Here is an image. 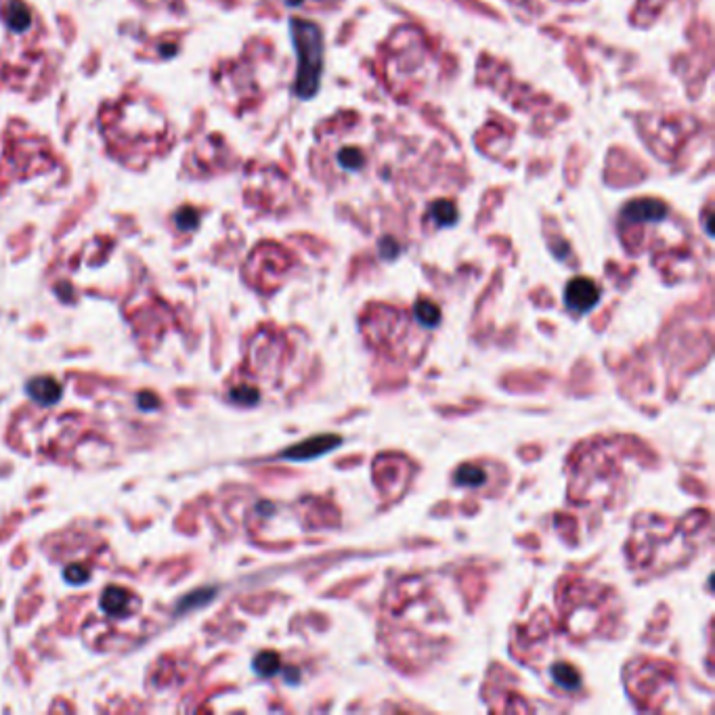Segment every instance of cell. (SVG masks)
<instances>
[{"label":"cell","mask_w":715,"mask_h":715,"mask_svg":"<svg viewBox=\"0 0 715 715\" xmlns=\"http://www.w3.org/2000/svg\"><path fill=\"white\" fill-rule=\"evenodd\" d=\"M292 40L298 50V76H296V95L309 99L319 88L321 68H323V40L315 23L292 19L289 21Z\"/></svg>","instance_id":"1"},{"label":"cell","mask_w":715,"mask_h":715,"mask_svg":"<svg viewBox=\"0 0 715 715\" xmlns=\"http://www.w3.org/2000/svg\"><path fill=\"white\" fill-rule=\"evenodd\" d=\"M598 296H600V289L591 279L577 277L566 285L564 303L575 313H587L589 309L595 307V303H598Z\"/></svg>","instance_id":"2"},{"label":"cell","mask_w":715,"mask_h":715,"mask_svg":"<svg viewBox=\"0 0 715 715\" xmlns=\"http://www.w3.org/2000/svg\"><path fill=\"white\" fill-rule=\"evenodd\" d=\"M665 214H667V208L657 200H638V202H631L623 210V218L629 222H648V220L654 222V220L665 218Z\"/></svg>","instance_id":"3"},{"label":"cell","mask_w":715,"mask_h":715,"mask_svg":"<svg viewBox=\"0 0 715 715\" xmlns=\"http://www.w3.org/2000/svg\"><path fill=\"white\" fill-rule=\"evenodd\" d=\"M26 392L38 403V405H53L57 403L59 399H61V392H64V386L59 384L57 380L53 378H34L28 382L26 386Z\"/></svg>","instance_id":"4"},{"label":"cell","mask_w":715,"mask_h":715,"mask_svg":"<svg viewBox=\"0 0 715 715\" xmlns=\"http://www.w3.org/2000/svg\"><path fill=\"white\" fill-rule=\"evenodd\" d=\"M131 604V593L122 587H107L101 598V609L107 615H124Z\"/></svg>","instance_id":"5"},{"label":"cell","mask_w":715,"mask_h":715,"mask_svg":"<svg viewBox=\"0 0 715 715\" xmlns=\"http://www.w3.org/2000/svg\"><path fill=\"white\" fill-rule=\"evenodd\" d=\"M336 164L342 172H359L365 166V153L359 147H344L336 153Z\"/></svg>","instance_id":"6"},{"label":"cell","mask_w":715,"mask_h":715,"mask_svg":"<svg viewBox=\"0 0 715 715\" xmlns=\"http://www.w3.org/2000/svg\"><path fill=\"white\" fill-rule=\"evenodd\" d=\"M7 23L15 32H23L30 28L32 15H30V9L21 3V0H11V3L7 5Z\"/></svg>","instance_id":"7"},{"label":"cell","mask_w":715,"mask_h":715,"mask_svg":"<svg viewBox=\"0 0 715 715\" xmlns=\"http://www.w3.org/2000/svg\"><path fill=\"white\" fill-rule=\"evenodd\" d=\"M430 218L439 225V227H447L453 225L457 220V208L451 202H435L430 208Z\"/></svg>","instance_id":"8"},{"label":"cell","mask_w":715,"mask_h":715,"mask_svg":"<svg viewBox=\"0 0 715 715\" xmlns=\"http://www.w3.org/2000/svg\"><path fill=\"white\" fill-rule=\"evenodd\" d=\"M415 319L426 327H435L441 321V311L435 303L420 301L418 305H415Z\"/></svg>","instance_id":"9"},{"label":"cell","mask_w":715,"mask_h":715,"mask_svg":"<svg viewBox=\"0 0 715 715\" xmlns=\"http://www.w3.org/2000/svg\"><path fill=\"white\" fill-rule=\"evenodd\" d=\"M552 678L566 690H575L579 686V674L569 665H556L552 669Z\"/></svg>","instance_id":"10"},{"label":"cell","mask_w":715,"mask_h":715,"mask_svg":"<svg viewBox=\"0 0 715 715\" xmlns=\"http://www.w3.org/2000/svg\"><path fill=\"white\" fill-rule=\"evenodd\" d=\"M254 669L258 671V676L269 678V676L277 674V669H279V657H277V654H273V652H263V654H258L256 661H254Z\"/></svg>","instance_id":"11"},{"label":"cell","mask_w":715,"mask_h":715,"mask_svg":"<svg viewBox=\"0 0 715 715\" xmlns=\"http://www.w3.org/2000/svg\"><path fill=\"white\" fill-rule=\"evenodd\" d=\"M457 481L461 485H470V487H476V485H481L485 481V472L481 468H472V466H464L459 468L457 472Z\"/></svg>","instance_id":"12"},{"label":"cell","mask_w":715,"mask_h":715,"mask_svg":"<svg viewBox=\"0 0 715 715\" xmlns=\"http://www.w3.org/2000/svg\"><path fill=\"white\" fill-rule=\"evenodd\" d=\"M231 399L237 401V403H244V405H252L258 401V392L254 388H246V386H240V388H235L231 392Z\"/></svg>","instance_id":"13"},{"label":"cell","mask_w":715,"mask_h":715,"mask_svg":"<svg viewBox=\"0 0 715 715\" xmlns=\"http://www.w3.org/2000/svg\"><path fill=\"white\" fill-rule=\"evenodd\" d=\"M176 225L181 229H196L198 227V212L191 208H183L176 214Z\"/></svg>","instance_id":"14"},{"label":"cell","mask_w":715,"mask_h":715,"mask_svg":"<svg viewBox=\"0 0 715 715\" xmlns=\"http://www.w3.org/2000/svg\"><path fill=\"white\" fill-rule=\"evenodd\" d=\"M64 575H66V579L72 581V583H82V581L88 579V571H86L84 566H78V564H72L70 569H66Z\"/></svg>","instance_id":"15"},{"label":"cell","mask_w":715,"mask_h":715,"mask_svg":"<svg viewBox=\"0 0 715 715\" xmlns=\"http://www.w3.org/2000/svg\"><path fill=\"white\" fill-rule=\"evenodd\" d=\"M139 405H141L143 409H149V407H155L158 401H155V399H147V401H145V399L141 397V399H139Z\"/></svg>","instance_id":"16"},{"label":"cell","mask_w":715,"mask_h":715,"mask_svg":"<svg viewBox=\"0 0 715 715\" xmlns=\"http://www.w3.org/2000/svg\"><path fill=\"white\" fill-rule=\"evenodd\" d=\"M287 5H301V0H287Z\"/></svg>","instance_id":"17"}]
</instances>
